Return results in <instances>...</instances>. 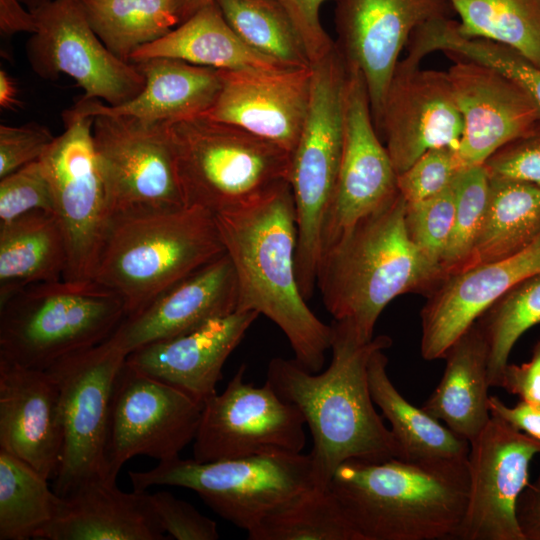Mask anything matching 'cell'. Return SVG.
<instances>
[{"label": "cell", "instance_id": "cell-1", "mask_svg": "<svg viewBox=\"0 0 540 540\" xmlns=\"http://www.w3.org/2000/svg\"><path fill=\"white\" fill-rule=\"evenodd\" d=\"M332 329V358L324 372L312 373L294 359L275 357L266 379L284 401L299 409L309 427L313 480L323 487L348 460L403 459L398 442L375 410L368 382L371 355L389 348L391 338L379 335L362 341L342 321H334Z\"/></svg>", "mask_w": 540, "mask_h": 540}, {"label": "cell", "instance_id": "cell-2", "mask_svg": "<svg viewBox=\"0 0 540 540\" xmlns=\"http://www.w3.org/2000/svg\"><path fill=\"white\" fill-rule=\"evenodd\" d=\"M214 216L237 278V310L255 311L273 321L287 337L294 360L312 373L319 372L333 329L311 311L299 287L290 183Z\"/></svg>", "mask_w": 540, "mask_h": 540}, {"label": "cell", "instance_id": "cell-3", "mask_svg": "<svg viewBox=\"0 0 540 540\" xmlns=\"http://www.w3.org/2000/svg\"><path fill=\"white\" fill-rule=\"evenodd\" d=\"M330 488L362 540L458 539L465 516L466 460H348Z\"/></svg>", "mask_w": 540, "mask_h": 540}, {"label": "cell", "instance_id": "cell-4", "mask_svg": "<svg viewBox=\"0 0 540 540\" xmlns=\"http://www.w3.org/2000/svg\"><path fill=\"white\" fill-rule=\"evenodd\" d=\"M400 194L358 222L320 258L316 286L334 321L362 341L374 338L379 315L397 296L432 291L444 278L440 264L410 239Z\"/></svg>", "mask_w": 540, "mask_h": 540}, {"label": "cell", "instance_id": "cell-5", "mask_svg": "<svg viewBox=\"0 0 540 540\" xmlns=\"http://www.w3.org/2000/svg\"><path fill=\"white\" fill-rule=\"evenodd\" d=\"M224 252L215 216L206 209L186 206L118 216L112 219L94 281L121 297L129 317Z\"/></svg>", "mask_w": 540, "mask_h": 540}, {"label": "cell", "instance_id": "cell-6", "mask_svg": "<svg viewBox=\"0 0 540 540\" xmlns=\"http://www.w3.org/2000/svg\"><path fill=\"white\" fill-rule=\"evenodd\" d=\"M169 132L186 206L216 214L290 183L292 154L237 126L201 115Z\"/></svg>", "mask_w": 540, "mask_h": 540}, {"label": "cell", "instance_id": "cell-7", "mask_svg": "<svg viewBox=\"0 0 540 540\" xmlns=\"http://www.w3.org/2000/svg\"><path fill=\"white\" fill-rule=\"evenodd\" d=\"M125 317L121 297L95 281L33 284L0 303V358L46 370L108 339Z\"/></svg>", "mask_w": 540, "mask_h": 540}, {"label": "cell", "instance_id": "cell-8", "mask_svg": "<svg viewBox=\"0 0 540 540\" xmlns=\"http://www.w3.org/2000/svg\"><path fill=\"white\" fill-rule=\"evenodd\" d=\"M307 116L292 153L290 186L297 220L296 275L303 297L314 291L321 233L343 153L348 67L336 44L311 65Z\"/></svg>", "mask_w": 540, "mask_h": 540}, {"label": "cell", "instance_id": "cell-9", "mask_svg": "<svg viewBox=\"0 0 540 540\" xmlns=\"http://www.w3.org/2000/svg\"><path fill=\"white\" fill-rule=\"evenodd\" d=\"M133 489L167 485L195 491L220 517L247 532L268 513L315 485L309 454H259L211 462L180 456L130 471Z\"/></svg>", "mask_w": 540, "mask_h": 540}, {"label": "cell", "instance_id": "cell-10", "mask_svg": "<svg viewBox=\"0 0 540 540\" xmlns=\"http://www.w3.org/2000/svg\"><path fill=\"white\" fill-rule=\"evenodd\" d=\"M64 132L39 159L49 180L62 230L67 267L64 280L94 281L111 223L105 183L93 138L94 117L72 108L62 114Z\"/></svg>", "mask_w": 540, "mask_h": 540}, {"label": "cell", "instance_id": "cell-11", "mask_svg": "<svg viewBox=\"0 0 540 540\" xmlns=\"http://www.w3.org/2000/svg\"><path fill=\"white\" fill-rule=\"evenodd\" d=\"M126 358L110 336L46 369L60 392L63 447L53 486L60 497L91 481H114L106 465L108 422L114 383Z\"/></svg>", "mask_w": 540, "mask_h": 540}, {"label": "cell", "instance_id": "cell-12", "mask_svg": "<svg viewBox=\"0 0 540 540\" xmlns=\"http://www.w3.org/2000/svg\"><path fill=\"white\" fill-rule=\"evenodd\" d=\"M93 138L112 219L186 207L169 123L98 114Z\"/></svg>", "mask_w": 540, "mask_h": 540}, {"label": "cell", "instance_id": "cell-13", "mask_svg": "<svg viewBox=\"0 0 540 540\" xmlns=\"http://www.w3.org/2000/svg\"><path fill=\"white\" fill-rule=\"evenodd\" d=\"M203 403L125 363L113 387L106 444L107 473L144 455L159 462L178 457L196 436Z\"/></svg>", "mask_w": 540, "mask_h": 540}, {"label": "cell", "instance_id": "cell-14", "mask_svg": "<svg viewBox=\"0 0 540 540\" xmlns=\"http://www.w3.org/2000/svg\"><path fill=\"white\" fill-rule=\"evenodd\" d=\"M36 31L26 44L32 70L41 78L71 77L84 91L82 98L116 106L134 98L145 78L102 43L91 28L80 0H50L32 11Z\"/></svg>", "mask_w": 540, "mask_h": 540}, {"label": "cell", "instance_id": "cell-15", "mask_svg": "<svg viewBox=\"0 0 540 540\" xmlns=\"http://www.w3.org/2000/svg\"><path fill=\"white\" fill-rule=\"evenodd\" d=\"M242 364L221 394L203 403L193 441V459L211 462L259 454L301 453L306 444L305 420L265 382L244 380Z\"/></svg>", "mask_w": 540, "mask_h": 540}, {"label": "cell", "instance_id": "cell-16", "mask_svg": "<svg viewBox=\"0 0 540 540\" xmlns=\"http://www.w3.org/2000/svg\"><path fill=\"white\" fill-rule=\"evenodd\" d=\"M469 443V493L458 539L524 540L517 503L530 482V465L540 455V442L491 415Z\"/></svg>", "mask_w": 540, "mask_h": 540}, {"label": "cell", "instance_id": "cell-17", "mask_svg": "<svg viewBox=\"0 0 540 540\" xmlns=\"http://www.w3.org/2000/svg\"><path fill=\"white\" fill-rule=\"evenodd\" d=\"M397 176L375 128L364 78L348 67L343 153L323 220L321 255L358 222L396 198Z\"/></svg>", "mask_w": 540, "mask_h": 540}, {"label": "cell", "instance_id": "cell-18", "mask_svg": "<svg viewBox=\"0 0 540 540\" xmlns=\"http://www.w3.org/2000/svg\"><path fill=\"white\" fill-rule=\"evenodd\" d=\"M334 1L335 44L347 66L362 74L378 130L386 91L411 35L452 8L446 0Z\"/></svg>", "mask_w": 540, "mask_h": 540}, {"label": "cell", "instance_id": "cell-19", "mask_svg": "<svg viewBox=\"0 0 540 540\" xmlns=\"http://www.w3.org/2000/svg\"><path fill=\"white\" fill-rule=\"evenodd\" d=\"M377 131L385 139L397 175L430 149L458 148L463 120L447 72L400 60L386 91Z\"/></svg>", "mask_w": 540, "mask_h": 540}, {"label": "cell", "instance_id": "cell-20", "mask_svg": "<svg viewBox=\"0 0 540 540\" xmlns=\"http://www.w3.org/2000/svg\"><path fill=\"white\" fill-rule=\"evenodd\" d=\"M221 87L204 116L232 124L293 153L307 116L312 67L220 70Z\"/></svg>", "mask_w": 540, "mask_h": 540}, {"label": "cell", "instance_id": "cell-21", "mask_svg": "<svg viewBox=\"0 0 540 540\" xmlns=\"http://www.w3.org/2000/svg\"><path fill=\"white\" fill-rule=\"evenodd\" d=\"M540 273V235L522 251L447 275L421 310L420 351L425 360L444 358L461 337L508 290Z\"/></svg>", "mask_w": 540, "mask_h": 540}, {"label": "cell", "instance_id": "cell-22", "mask_svg": "<svg viewBox=\"0 0 540 540\" xmlns=\"http://www.w3.org/2000/svg\"><path fill=\"white\" fill-rule=\"evenodd\" d=\"M451 59L454 63L446 72L463 120L458 153L466 168L483 165L540 116L526 92L500 71L472 60Z\"/></svg>", "mask_w": 540, "mask_h": 540}, {"label": "cell", "instance_id": "cell-23", "mask_svg": "<svg viewBox=\"0 0 540 540\" xmlns=\"http://www.w3.org/2000/svg\"><path fill=\"white\" fill-rule=\"evenodd\" d=\"M63 447L60 392L48 370L0 358V449L46 479L55 478Z\"/></svg>", "mask_w": 540, "mask_h": 540}, {"label": "cell", "instance_id": "cell-24", "mask_svg": "<svg viewBox=\"0 0 540 540\" xmlns=\"http://www.w3.org/2000/svg\"><path fill=\"white\" fill-rule=\"evenodd\" d=\"M237 306V278L224 252L159 294L139 313L124 318L111 337L128 355L230 314Z\"/></svg>", "mask_w": 540, "mask_h": 540}, {"label": "cell", "instance_id": "cell-25", "mask_svg": "<svg viewBox=\"0 0 540 540\" xmlns=\"http://www.w3.org/2000/svg\"><path fill=\"white\" fill-rule=\"evenodd\" d=\"M259 314L236 310L187 333L144 345L127 355L135 369L204 403L216 394L225 361Z\"/></svg>", "mask_w": 540, "mask_h": 540}, {"label": "cell", "instance_id": "cell-26", "mask_svg": "<svg viewBox=\"0 0 540 540\" xmlns=\"http://www.w3.org/2000/svg\"><path fill=\"white\" fill-rule=\"evenodd\" d=\"M45 540H165L147 490L124 492L95 480L60 497L54 517L36 535Z\"/></svg>", "mask_w": 540, "mask_h": 540}, {"label": "cell", "instance_id": "cell-27", "mask_svg": "<svg viewBox=\"0 0 540 540\" xmlns=\"http://www.w3.org/2000/svg\"><path fill=\"white\" fill-rule=\"evenodd\" d=\"M134 64L145 78L143 89L134 98L116 106L81 98L71 108L91 117L107 114L172 123L204 115L221 87L220 70L217 69L165 57Z\"/></svg>", "mask_w": 540, "mask_h": 540}, {"label": "cell", "instance_id": "cell-28", "mask_svg": "<svg viewBox=\"0 0 540 540\" xmlns=\"http://www.w3.org/2000/svg\"><path fill=\"white\" fill-rule=\"evenodd\" d=\"M442 378L422 408L472 441L491 418L488 349L476 322L447 350Z\"/></svg>", "mask_w": 540, "mask_h": 540}, {"label": "cell", "instance_id": "cell-29", "mask_svg": "<svg viewBox=\"0 0 540 540\" xmlns=\"http://www.w3.org/2000/svg\"><path fill=\"white\" fill-rule=\"evenodd\" d=\"M165 57L217 70H280L293 68L248 46L230 27L212 1L163 37L148 43L130 62Z\"/></svg>", "mask_w": 540, "mask_h": 540}, {"label": "cell", "instance_id": "cell-30", "mask_svg": "<svg viewBox=\"0 0 540 540\" xmlns=\"http://www.w3.org/2000/svg\"><path fill=\"white\" fill-rule=\"evenodd\" d=\"M67 250L53 212L35 210L0 224V303L23 288L62 280Z\"/></svg>", "mask_w": 540, "mask_h": 540}, {"label": "cell", "instance_id": "cell-31", "mask_svg": "<svg viewBox=\"0 0 540 540\" xmlns=\"http://www.w3.org/2000/svg\"><path fill=\"white\" fill-rule=\"evenodd\" d=\"M385 349L376 350L368 363V382L374 404L391 425L403 459L409 461L466 460L470 443L422 407L409 403L387 374Z\"/></svg>", "mask_w": 540, "mask_h": 540}, {"label": "cell", "instance_id": "cell-32", "mask_svg": "<svg viewBox=\"0 0 540 540\" xmlns=\"http://www.w3.org/2000/svg\"><path fill=\"white\" fill-rule=\"evenodd\" d=\"M539 235L540 187L490 178L484 220L463 269L512 256L528 247Z\"/></svg>", "mask_w": 540, "mask_h": 540}, {"label": "cell", "instance_id": "cell-33", "mask_svg": "<svg viewBox=\"0 0 540 540\" xmlns=\"http://www.w3.org/2000/svg\"><path fill=\"white\" fill-rule=\"evenodd\" d=\"M407 51V57L416 63L439 51L449 58L488 65L515 81L532 100L540 116V68L505 45L464 36L458 29V22L449 15L433 18L419 26L409 39Z\"/></svg>", "mask_w": 540, "mask_h": 540}, {"label": "cell", "instance_id": "cell-34", "mask_svg": "<svg viewBox=\"0 0 540 540\" xmlns=\"http://www.w3.org/2000/svg\"><path fill=\"white\" fill-rule=\"evenodd\" d=\"M85 16L102 43L130 62L138 48L180 24L178 0H80Z\"/></svg>", "mask_w": 540, "mask_h": 540}, {"label": "cell", "instance_id": "cell-35", "mask_svg": "<svg viewBox=\"0 0 540 540\" xmlns=\"http://www.w3.org/2000/svg\"><path fill=\"white\" fill-rule=\"evenodd\" d=\"M247 534L249 540H362L329 485L300 492Z\"/></svg>", "mask_w": 540, "mask_h": 540}, {"label": "cell", "instance_id": "cell-36", "mask_svg": "<svg viewBox=\"0 0 540 540\" xmlns=\"http://www.w3.org/2000/svg\"><path fill=\"white\" fill-rule=\"evenodd\" d=\"M458 29L505 45L540 68V0H446Z\"/></svg>", "mask_w": 540, "mask_h": 540}, {"label": "cell", "instance_id": "cell-37", "mask_svg": "<svg viewBox=\"0 0 540 540\" xmlns=\"http://www.w3.org/2000/svg\"><path fill=\"white\" fill-rule=\"evenodd\" d=\"M48 479L0 449V540L35 539L54 517L59 496Z\"/></svg>", "mask_w": 540, "mask_h": 540}, {"label": "cell", "instance_id": "cell-38", "mask_svg": "<svg viewBox=\"0 0 540 540\" xmlns=\"http://www.w3.org/2000/svg\"><path fill=\"white\" fill-rule=\"evenodd\" d=\"M235 33L252 49L293 68L310 67L305 47L273 0H214Z\"/></svg>", "mask_w": 540, "mask_h": 540}, {"label": "cell", "instance_id": "cell-39", "mask_svg": "<svg viewBox=\"0 0 540 540\" xmlns=\"http://www.w3.org/2000/svg\"><path fill=\"white\" fill-rule=\"evenodd\" d=\"M488 349L490 387H500L510 353L518 339L540 324V273L514 285L477 321Z\"/></svg>", "mask_w": 540, "mask_h": 540}, {"label": "cell", "instance_id": "cell-40", "mask_svg": "<svg viewBox=\"0 0 540 540\" xmlns=\"http://www.w3.org/2000/svg\"><path fill=\"white\" fill-rule=\"evenodd\" d=\"M454 189V222L441 261L444 278L462 270L473 252L489 198L490 177L484 165L464 169L457 177Z\"/></svg>", "mask_w": 540, "mask_h": 540}, {"label": "cell", "instance_id": "cell-41", "mask_svg": "<svg viewBox=\"0 0 540 540\" xmlns=\"http://www.w3.org/2000/svg\"><path fill=\"white\" fill-rule=\"evenodd\" d=\"M454 215V184L430 198L406 203L405 224L410 239L440 265L451 236Z\"/></svg>", "mask_w": 540, "mask_h": 540}, {"label": "cell", "instance_id": "cell-42", "mask_svg": "<svg viewBox=\"0 0 540 540\" xmlns=\"http://www.w3.org/2000/svg\"><path fill=\"white\" fill-rule=\"evenodd\" d=\"M466 169L458 148L442 146L428 150L397 176L399 194L406 203L435 196L454 184Z\"/></svg>", "mask_w": 540, "mask_h": 540}, {"label": "cell", "instance_id": "cell-43", "mask_svg": "<svg viewBox=\"0 0 540 540\" xmlns=\"http://www.w3.org/2000/svg\"><path fill=\"white\" fill-rule=\"evenodd\" d=\"M35 210H54L51 186L40 160L0 178V224Z\"/></svg>", "mask_w": 540, "mask_h": 540}, {"label": "cell", "instance_id": "cell-44", "mask_svg": "<svg viewBox=\"0 0 540 540\" xmlns=\"http://www.w3.org/2000/svg\"><path fill=\"white\" fill-rule=\"evenodd\" d=\"M483 165L490 178L540 187V119L527 132L494 152Z\"/></svg>", "mask_w": 540, "mask_h": 540}, {"label": "cell", "instance_id": "cell-45", "mask_svg": "<svg viewBox=\"0 0 540 540\" xmlns=\"http://www.w3.org/2000/svg\"><path fill=\"white\" fill-rule=\"evenodd\" d=\"M150 503L165 533L177 540H217V524L190 503L168 491L149 493Z\"/></svg>", "mask_w": 540, "mask_h": 540}, {"label": "cell", "instance_id": "cell-46", "mask_svg": "<svg viewBox=\"0 0 540 540\" xmlns=\"http://www.w3.org/2000/svg\"><path fill=\"white\" fill-rule=\"evenodd\" d=\"M55 136L42 124L0 125V178L39 160Z\"/></svg>", "mask_w": 540, "mask_h": 540}, {"label": "cell", "instance_id": "cell-47", "mask_svg": "<svg viewBox=\"0 0 540 540\" xmlns=\"http://www.w3.org/2000/svg\"><path fill=\"white\" fill-rule=\"evenodd\" d=\"M287 14L296 29L309 61L316 63L334 47L320 21L321 5L329 0H273Z\"/></svg>", "mask_w": 540, "mask_h": 540}, {"label": "cell", "instance_id": "cell-48", "mask_svg": "<svg viewBox=\"0 0 540 540\" xmlns=\"http://www.w3.org/2000/svg\"><path fill=\"white\" fill-rule=\"evenodd\" d=\"M500 387L521 401L540 407V339L535 343L529 361L507 364Z\"/></svg>", "mask_w": 540, "mask_h": 540}, {"label": "cell", "instance_id": "cell-49", "mask_svg": "<svg viewBox=\"0 0 540 540\" xmlns=\"http://www.w3.org/2000/svg\"><path fill=\"white\" fill-rule=\"evenodd\" d=\"M488 406L491 415L503 418L540 442V407L523 401L510 407L497 396H489Z\"/></svg>", "mask_w": 540, "mask_h": 540}, {"label": "cell", "instance_id": "cell-50", "mask_svg": "<svg viewBox=\"0 0 540 540\" xmlns=\"http://www.w3.org/2000/svg\"><path fill=\"white\" fill-rule=\"evenodd\" d=\"M517 520L524 540H540V475L521 493Z\"/></svg>", "mask_w": 540, "mask_h": 540}, {"label": "cell", "instance_id": "cell-51", "mask_svg": "<svg viewBox=\"0 0 540 540\" xmlns=\"http://www.w3.org/2000/svg\"><path fill=\"white\" fill-rule=\"evenodd\" d=\"M36 20L21 0H0V32L3 38H11L19 32L34 33Z\"/></svg>", "mask_w": 540, "mask_h": 540}, {"label": "cell", "instance_id": "cell-52", "mask_svg": "<svg viewBox=\"0 0 540 540\" xmlns=\"http://www.w3.org/2000/svg\"><path fill=\"white\" fill-rule=\"evenodd\" d=\"M18 87L12 76L4 69L0 70V106L2 109L14 110L20 105Z\"/></svg>", "mask_w": 540, "mask_h": 540}, {"label": "cell", "instance_id": "cell-53", "mask_svg": "<svg viewBox=\"0 0 540 540\" xmlns=\"http://www.w3.org/2000/svg\"><path fill=\"white\" fill-rule=\"evenodd\" d=\"M214 0H178V13L180 23L189 18L198 9Z\"/></svg>", "mask_w": 540, "mask_h": 540}, {"label": "cell", "instance_id": "cell-54", "mask_svg": "<svg viewBox=\"0 0 540 540\" xmlns=\"http://www.w3.org/2000/svg\"><path fill=\"white\" fill-rule=\"evenodd\" d=\"M50 0H21V2L30 10L34 11Z\"/></svg>", "mask_w": 540, "mask_h": 540}]
</instances>
